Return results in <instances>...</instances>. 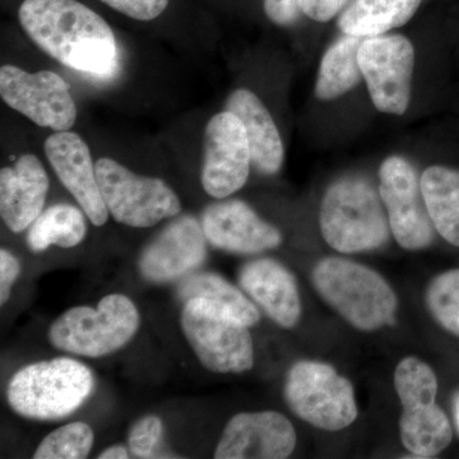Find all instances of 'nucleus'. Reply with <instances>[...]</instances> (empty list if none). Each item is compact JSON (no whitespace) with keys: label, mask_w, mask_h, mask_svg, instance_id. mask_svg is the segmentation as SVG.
Masks as SVG:
<instances>
[{"label":"nucleus","mask_w":459,"mask_h":459,"mask_svg":"<svg viewBox=\"0 0 459 459\" xmlns=\"http://www.w3.org/2000/svg\"><path fill=\"white\" fill-rule=\"evenodd\" d=\"M16 16L26 35L60 65L100 81L119 72L113 29L82 0H20Z\"/></svg>","instance_id":"nucleus-1"},{"label":"nucleus","mask_w":459,"mask_h":459,"mask_svg":"<svg viewBox=\"0 0 459 459\" xmlns=\"http://www.w3.org/2000/svg\"><path fill=\"white\" fill-rule=\"evenodd\" d=\"M320 298L352 327L374 332L394 325L397 295L377 272L350 259H320L312 272Z\"/></svg>","instance_id":"nucleus-2"},{"label":"nucleus","mask_w":459,"mask_h":459,"mask_svg":"<svg viewBox=\"0 0 459 459\" xmlns=\"http://www.w3.org/2000/svg\"><path fill=\"white\" fill-rule=\"evenodd\" d=\"M319 226L325 243L344 255L379 249L391 231L379 190L358 177L342 178L329 186L320 205Z\"/></svg>","instance_id":"nucleus-3"},{"label":"nucleus","mask_w":459,"mask_h":459,"mask_svg":"<svg viewBox=\"0 0 459 459\" xmlns=\"http://www.w3.org/2000/svg\"><path fill=\"white\" fill-rule=\"evenodd\" d=\"M95 388L92 371L69 358L35 362L9 380V406L22 418L56 421L68 418L89 400Z\"/></svg>","instance_id":"nucleus-4"},{"label":"nucleus","mask_w":459,"mask_h":459,"mask_svg":"<svg viewBox=\"0 0 459 459\" xmlns=\"http://www.w3.org/2000/svg\"><path fill=\"white\" fill-rule=\"evenodd\" d=\"M394 388L402 404L401 440L412 458H434L448 448L453 428L437 404V377L418 358L403 359L394 371Z\"/></svg>","instance_id":"nucleus-5"},{"label":"nucleus","mask_w":459,"mask_h":459,"mask_svg":"<svg viewBox=\"0 0 459 459\" xmlns=\"http://www.w3.org/2000/svg\"><path fill=\"white\" fill-rule=\"evenodd\" d=\"M140 325V312L131 299L111 294L102 298L98 307L66 310L50 325L48 337L62 351L101 358L126 346Z\"/></svg>","instance_id":"nucleus-6"},{"label":"nucleus","mask_w":459,"mask_h":459,"mask_svg":"<svg viewBox=\"0 0 459 459\" xmlns=\"http://www.w3.org/2000/svg\"><path fill=\"white\" fill-rule=\"evenodd\" d=\"M181 329L199 362L219 374H241L255 365L249 327L241 325L222 305L204 298L186 301Z\"/></svg>","instance_id":"nucleus-7"},{"label":"nucleus","mask_w":459,"mask_h":459,"mask_svg":"<svg viewBox=\"0 0 459 459\" xmlns=\"http://www.w3.org/2000/svg\"><path fill=\"white\" fill-rule=\"evenodd\" d=\"M285 400L299 419L320 430H343L359 416L351 383L325 362H296L287 374Z\"/></svg>","instance_id":"nucleus-8"},{"label":"nucleus","mask_w":459,"mask_h":459,"mask_svg":"<svg viewBox=\"0 0 459 459\" xmlns=\"http://www.w3.org/2000/svg\"><path fill=\"white\" fill-rule=\"evenodd\" d=\"M98 180L108 213L129 228H152L181 212L180 199L159 178L143 177L113 159L98 160Z\"/></svg>","instance_id":"nucleus-9"},{"label":"nucleus","mask_w":459,"mask_h":459,"mask_svg":"<svg viewBox=\"0 0 459 459\" xmlns=\"http://www.w3.org/2000/svg\"><path fill=\"white\" fill-rule=\"evenodd\" d=\"M0 96L9 108L41 128L66 132L77 122V105L71 87L56 72L30 74L16 65H3Z\"/></svg>","instance_id":"nucleus-10"},{"label":"nucleus","mask_w":459,"mask_h":459,"mask_svg":"<svg viewBox=\"0 0 459 459\" xmlns=\"http://www.w3.org/2000/svg\"><path fill=\"white\" fill-rule=\"evenodd\" d=\"M359 65L374 107L380 113L403 115L409 108L415 50L401 35L364 39Z\"/></svg>","instance_id":"nucleus-11"},{"label":"nucleus","mask_w":459,"mask_h":459,"mask_svg":"<svg viewBox=\"0 0 459 459\" xmlns=\"http://www.w3.org/2000/svg\"><path fill=\"white\" fill-rule=\"evenodd\" d=\"M379 195L392 234L406 250H421L434 241L418 172L406 159L391 156L379 169Z\"/></svg>","instance_id":"nucleus-12"},{"label":"nucleus","mask_w":459,"mask_h":459,"mask_svg":"<svg viewBox=\"0 0 459 459\" xmlns=\"http://www.w3.org/2000/svg\"><path fill=\"white\" fill-rule=\"evenodd\" d=\"M246 126L225 110L213 115L204 131L202 186L208 195L225 199L246 186L252 164Z\"/></svg>","instance_id":"nucleus-13"},{"label":"nucleus","mask_w":459,"mask_h":459,"mask_svg":"<svg viewBox=\"0 0 459 459\" xmlns=\"http://www.w3.org/2000/svg\"><path fill=\"white\" fill-rule=\"evenodd\" d=\"M291 421L276 411L241 412L223 429L216 459H285L295 451Z\"/></svg>","instance_id":"nucleus-14"},{"label":"nucleus","mask_w":459,"mask_h":459,"mask_svg":"<svg viewBox=\"0 0 459 459\" xmlns=\"http://www.w3.org/2000/svg\"><path fill=\"white\" fill-rule=\"evenodd\" d=\"M207 243L202 223L195 216L178 217L142 252L138 262L142 276L155 283L186 276L204 262Z\"/></svg>","instance_id":"nucleus-15"},{"label":"nucleus","mask_w":459,"mask_h":459,"mask_svg":"<svg viewBox=\"0 0 459 459\" xmlns=\"http://www.w3.org/2000/svg\"><path fill=\"white\" fill-rule=\"evenodd\" d=\"M44 150L56 177L74 195L87 219L92 225L104 226L110 213L100 190L89 144L77 133L56 132L45 141Z\"/></svg>","instance_id":"nucleus-16"},{"label":"nucleus","mask_w":459,"mask_h":459,"mask_svg":"<svg viewBox=\"0 0 459 459\" xmlns=\"http://www.w3.org/2000/svg\"><path fill=\"white\" fill-rule=\"evenodd\" d=\"M201 223L208 243L223 252L258 255L282 243L279 229L265 222L249 204L238 199L208 205Z\"/></svg>","instance_id":"nucleus-17"},{"label":"nucleus","mask_w":459,"mask_h":459,"mask_svg":"<svg viewBox=\"0 0 459 459\" xmlns=\"http://www.w3.org/2000/svg\"><path fill=\"white\" fill-rule=\"evenodd\" d=\"M49 177L39 157L25 153L0 171V216L7 228L22 232L44 211Z\"/></svg>","instance_id":"nucleus-18"},{"label":"nucleus","mask_w":459,"mask_h":459,"mask_svg":"<svg viewBox=\"0 0 459 459\" xmlns=\"http://www.w3.org/2000/svg\"><path fill=\"white\" fill-rule=\"evenodd\" d=\"M238 282L263 312L283 328H294L301 300L294 274L274 259H256L241 268Z\"/></svg>","instance_id":"nucleus-19"},{"label":"nucleus","mask_w":459,"mask_h":459,"mask_svg":"<svg viewBox=\"0 0 459 459\" xmlns=\"http://www.w3.org/2000/svg\"><path fill=\"white\" fill-rule=\"evenodd\" d=\"M225 110L237 115L246 126L256 169L263 174H277L282 168L285 148L279 128L261 99L253 91L238 89L230 93Z\"/></svg>","instance_id":"nucleus-20"},{"label":"nucleus","mask_w":459,"mask_h":459,"mask_svg":"<svg viewBox=\"0 0 459 459\" xmlns=\"http://www.w3.org/2000/svg\"><path fill=\"white\" fill-rule=\"evenodd\" d=\"M422 195L434 229L453 247H459V170L434 165L420 178Z\"/></svg>","instance_id":"nucleus-21"},{"label":"nucleus","mask_w":459,"mask_h":459,"mask_svg":"<svg viewBox=\"0 0 459 459\" xmlns=\"http://www.w3.org/2000/svg\"><path fill=\"white\" fill-rule=\"evenodd\" d=\"M421 0H352L338 20L344 35L373 38L406 25Z\"/></svg>","instance_id":"nucleus-22"},{"label":"nucleus","mask_w":459,"mask_h":459,"mask_svg":"<svg viewBox=\"0 0 459 459\" xmlns=\"http://www.w3.org/2000/svg\"><path fill=\"white\" fill-rule=\"evenodd\" d=\"M364 38L344 35L323 56L316 78V96L332 101L358 86L362 78L359 49Z\"/></svg>","instance_id":"nucleus-23"},{"label":"nucleus","mask_w":459,"mask_h":459,"mask_svg":"<svg viewBox=\"0 0 459 459\" xmlns=\"http://www.w3.org/2000/svg\"><path fill=\"white\" fill-rule=\"evenodd\" d=\"M87 235L86 213L75 205L59 204L42 211L27 232V246L41 253L51 246L74 247Z\"/></svg>","instance_id":"nucleus-24"},{"label":"nucleus","mask_w":459,"mask_h":459,"mask_svg":"<svg viewBox=\"0 0 459 459\" xmlns=\"http://www.w3.org/2000/svg\"><path fill=\"white\" fill-rule=\"evenodd\" d=\"M179 295L184 301L204 298L222 305L247 327H253L261 319L258 307L240 290L216 273L204 272L186 277L180 283Z\"/></svg>","instance_id":"nucleus-25"},{"label":"nucleus","mask_w":459,"mask_h":459,"mask_svg":"<svg viewBox=\"0 0 459 459\" xmlns=\"http://www.w3.org/2000/svg\"><path fill=\"white\" fill-rule=\"evenodd\" d=\"M425 304L440 327L459 337V268L443 272L430 281Z\"/></svg>","instance_id":"nucleus-26"},{"label":"nucleus","mask_w":459,"mask_h":459,"mask_svg":"<svg viewBox=\"0 0 459 459\" xmlns=\"http://www.w3.org/2000/svg\"><path fill=\"white\" fill-rule=\"evenodd\" d=\"M95 434L84 422H71L51 431L33 455L35 459H83L89 457Z\"/></svg>","instance_id":"nucleus-27"},{"label":"nucleus","mask_w":459,"mask_h":459,"mask_svg":"<svg viewBox=\"0 0 459 459\" xmlns=\"http://www.w3.org/2000/svg\"><path fill=\"white\" fill-rule=\"evenodd\" d=\"M126 20L151 23L166 16L175 0H93Z\"/></svg>","instance_id":"nucleus-28"},{"label":"nucleus","mask_w":459,"mask_h":459,"mask_svg":"<svg viewBox=\"0 0 459 459\" xmlns=\"http://www.w3.org/2000/svg\"><path fill=\"white\" fill-rule=\"evenodd\" d=\"M164 434V425L157 416H143L129 431L128 446L135 458H159V448Z\"/></svg>","instance_id":"nucleus-29"},{"label":"nucleus","mask_w":459,"mask_h":459,"mask_svg":"<svg viewBox=\"0 0 459 459\" xmlns=\"http://www.w3.org/2000/svg\"><path fill=\"white\" fill-rule=\"evenodd\" d=\"M265 16L277 26H289L296 22L301 9L299 0H262Z\"/></svg>","instance_id":"nucleus-30"},{"label":"nucleus","mask_w":459,"mask_h":459,"mask_svg":"<svg viewBox=\"0 0 459 459\" xmlns=\"http://www.w3.org/2000/svg\"><path fill=\"white\" fill-rule=\"evenodd\" d=\"M301 12L316 22H328L347 4L350 0H299Z\"/></svg>","instance_id":"nucleus-31"},{"label":"nucleus","mask_w":459,"mask_h":459,"mask_svg":"<svg viewBox=\"0 0 459 459\" xmlns=\"http://www.w3.org/2000/svg\"><path fill=\"white\" fill-rule=\"evenodd\" d=\"M21 273L20 261L8 250H0V305L11 298L12 286Z\"/></svg>","instance_id":"nucleus-32"},{"label":"nucleus","mask_w":459,"mask_h":459,"mask_svg":"<svg viewBox=\"0 0 459 459\" xmlns=\"http://www.w3.org/2000/svg\"><path fill=\"white\" fill-rule=\"evenodd\" d=\"M129 458L128 449L123 446H111L100 453L99 459H126Z\"/></svg>","instance_id":"nucleus-33"},{"label":"nucleus","mask_w":459,"mask_h":459,"mask_svg":"<svg viewBox=\"0 0 459 459\" xmlns=\"http://www.w3.org/2000/svg\"><path fill=\"white\" fill-rule=\"evenodd\" d=\"M453 416H455V428H457L459 434V392L453 400Z\"/></svg>","instance_id":"nucleus-34"}]
</instances>
